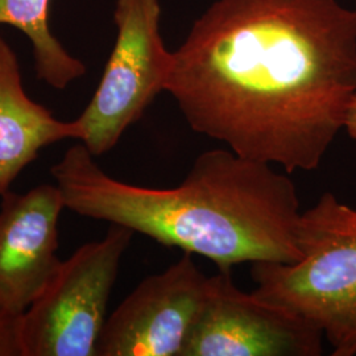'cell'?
<instances>
[{
	"instance_id": "ba28073f",
	"label": "cell",
	"mask_w": 356,
	"mask_h": 356,
	"mask_svg": "<svg viewBox=\"0 0 356 356\" xmlns=\"http://www.w3.org/2000/svg\"><path fill=\"white\" fill-rule=\"evenodd\" d=\"M0 198V306L23 314L61 261L58 219L66 207L58 186L49 184Z\"/></svg>"
},
{
	"instance_id": "4fadbf2b",
	"label": "cell",
	"mask_w": 356,
	"mask_h": 356,
	"mask_svg": "<svg viewBox=\"0 0 356 356\" xmlns=\"http://www.w3.org/2000/svg\"><path fill=\"white\" fill-rule=\"evenodd\" d=\"M354 10H355V13H356V0H355V8H354Z\"/></svg>"
},
{
	"instance_id": "7c38bea8",
	"label": "cell",
	"mask_w": 356,
	"mask_h": 356,
	"mask_svg": "<svg viewBox=\"0 0 356 356\" xmlns=\"http://www.w3.org/2000/svg\"><path fill=\"white\" fill-rule=\"evenodd\" d=\"M343 129L351 139L356 140V92L348 106Z\"/></svg>"
},
{
	"instance_id": "3957f363",
	"label": "cell",
	"mask_w": 356,
	"mask_h": 356,
	"mask_svg": "<svg viewBox=\"0 0 356 356\" xmlns=\"http://www.w3.org/2000/svg\"><path fill=\"white\" fill-rule=\"evenodd\" d=\"M294 263H252L254 294L314 325L332 356L356 355V209L326 191L301 211Z\"/></svg>"
},
{
	"instance_id": "52a82bcc",
	"label": "cell",
	"mask_w": 356,
	"mask_h": 356,
	"mask_svg": "<svg viewBox=\"0 0 356 356\" xmlns=\"http://www.w3.org/2000/svg\"><path fill=\"white\" fill-rule=\"evenodd\" d=\"M323 334L292 310L242 292L219 270L182 356H319Z\"/></svg>"
},
{
	"instance_id": "9c48e42d",
	"label": "cell",
	"mask_w": 356,
	"mask_h": 356,
	"mask_svg": "<svg viewBox=\"0 0 356 356\" xmlns=\"http://www.w3.org/2000/svg\"><path fill=\"white\" fill-rule=\"evenodd\" d=\"M69 139H82L76 120L63 122L28 97L17 57L0 38V197L41 149Z\"/></svg>"
},
{
	"instance_id": "7a4b0ae2",
	"label": "cell",
	"mask_w": 356,
	"mask_h": 356,
	"mask_svg": "<svg viewBox=\"0 0 356 356\" xmlns=\"http://www.w3.org/2000/svg\"><path fill=\"white\" fill-rule=\"evenodd\" d=\"M51 173L73 213L202 256L219 270L301 257L296 242L301 210L292 178L229 148L201 153L170 189L115 179L83 144L70 147Z\"/></svg>"
},
{
	"instance_id": "5b68a950",
	"label": "cell",
	"mask_w": 356,
	"mask_h": 356,
	"mask_svg": "<svg viewBox=\"0 0 356 356\" xmlns=\"http://www.w3.org/2000/svg\"><path fill=\"white\" fill-rule=\"evenodd\" d=\"M160 0H116V41L92 99L76 118L82 144L95 157L110 152L165 91L173 66L160 31Z\"/></svg>"
},
{
	"instance_id": "8fae6325",
	"label": "cell",
	"mask_w": 356,
	"mask_h": 356,
	"mask_svg": "<svg viewBox=\"0 0 356 356\" xmlns=\"http://www.w3.org/2000/svg\"><path fill=\"white\" fill-rule=\"evenodd\" d=\"M22 314L0 306V356H24L20 334Z\"/></svg>"
},
{
	"instance_id": "6da1fadb",
	"label": "cell",
	"mask_w": 356,
	"mask_h": 356,
	"mask_svg": "<svg viewBox=\"0 0 356 356\" xmlns=\"http://www.w3.org/2000/svg\"><path fill=\"white\" fill-rule=\"evenodd\" d=\"M197 134L293 173L317 169L356 92V13L338 0H216L166 83Z\"/></svg>"
},
{
	"instance_id": "30bf717a",
	"label": "cell",
	"mask_w": 356,
	"mask_h": 356,
	"mask_svg": "<svg viewBox=\"0 0 356 356\" xmlns=\"http://www.w3.org/2000/svg\"><path fill=\"white\" fill-rule=\"evenodd\" d=\"M49 4L51 0H0V24L15 26L29 38L38 78L63 90L85 76L86 66L53 36Z\"/></svg>"
},
{
	"instance_id": "277c9868",
	"label": "cell",
	"mask_w": 356,
	"mask_h": 356,
	"mask_svg": "<svg viewBox=\"0 0 356 356\" xmlns=\"http://www.w3.org/2000/svg\"><path fill=\"white\" fill-rule=\"evenodd\" d=\"M134 231L111 225L98 242L81 245L51 275L22 314L24 356H97L107 306Z\"/></svg>"
},
{
	"instance_id": "8992f818",
	"label": "cell",
	"mask_w": 356,
	"mask_h": 356,
	"mask_svg": "<svg viewBox=\"0 0 356 356\" xmlns=\"http://www.w3.org/2000/svg\"><path fill=\"white\" fill-rule=\"evenodd\" d=\"M216 276L197 267L193 254L148 276L104 323L97 356H182L204 314Z\"/></svg>"
}]
</instances>
